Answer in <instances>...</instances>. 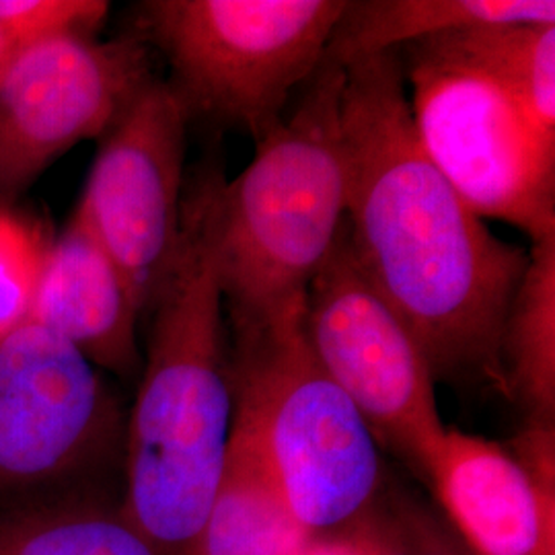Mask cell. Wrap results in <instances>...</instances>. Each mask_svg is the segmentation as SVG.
<instances>
[{"label":"cell","instance_id":"obj_5","mask_svg":"<svg viewBox=\"0 0 555 555\" xmlns=\"http://www.w3.org/2000/svg\"><path fill=\"white\" fill-rule=\"evenodd\" d=\"M348 0H155L142 29L169 62L188 118L256 142L284 119L325 59Z\"/></svg>","mask_w":555,"mask_h":555},{"label":"cell","instance_id":"obj_13","mask_svg":"<svg viewBox=\"0 0 555 555\" xmlns=\"http://www.w3.org/2000/svg\"><path fill=\"white\" fill-rule=\"evenodd\" d=\"M486 25H555L554 0H360L348 2L323 62L358 60Z\"/></svg>","mask_w":555,"mask_h":555},{"label":"cell","instance_id":"obj_19","mask_svg":"<svg viewBox=\"0 0 555 555\" xmlns=\"http://www.w3.org/2000/svg\"><path fill=\"white\" fill-rule=\"evenodd\" d=\"M109 11L101 0H0V34L15 48L54 34H89Z\"/></svg>","mask_w":555,"mask_h":555},{"label":"cell","instance_id":"obj_1","mask_svg":"<svg viewBox=\"0 0 555 555\" xmlns=\"http://www.w3.org/2000/svg\"><path fill=\"white\" fill-rule=\"evenodd\" d=\"M339 130L360 272L416 337L437 380L506 397L500 336L529 251L500 241L428 159L397 52L344 66Z\"/></svg>","mask_w":555,"mask_h":555},{"label":"cell","instance_id":"obj_8","mask_svg":"<svg viewBox=\"0 0 555 555\" xmlns=\"http://www.w3.org/2000/svg\"><path fill=\"white\" fill-rule=\"evenodd\" d=\"M188 121L169 82L149 80L103 132L75 212L116 261L140 315L178 251Z\"/></svg>","mask_w":555,"mask_h":555},{"label":"cell","instance_id":"obj_17","mask_svg":"<svg viewBox=\"0 0 555 555\" xmlns=\"http://www.w3.org/2000/svg\"><path fill=\"white\" fill-rule=\"evenodd\" d=\"M0 555H160L121 513L59 506L0 515Z\"/></svg>","mask_w":555,"mask_h":555},{"label":"cell","instance_id":"obj_4","mask_svg":"<svg viewBox=\"0 0 555 555\" xmlns=\"http://www.w3.org/2000/svg\"><path fill=\"white\" fill-rule=\"evenodd\" d=\"M229 336L233 422L258 442L298 522L311 535L369 522L387 496L380 447L313 357L302 311Z\"/></svg>","mask_w":555,"mask_h":555},{"label":"cell","instance_id":"obj_10","mask_svg":"<svg viewBox=\"0 0 555 555\" xmlns=\"http://www.w3.org/2000/svg\"><path fill=\"white\" fill-rule=\"evenodd\" d=\"M112 422L98 366L64 337L25 321L0 339V488L68 474Z\"/></svg>","mask_w":555,"mask_h":555},{"label":"cell","instance_id":"obj_11","mask_svg":"<svg viewBox=\"0 0 555 555\" xmlns=\"http://www.w3.org/2000/svg\"><path fill=\"white\" fill-rule=\"evenodd\" d=\"M422 479L474 555H555V426L508 442L447 428Z\"/></svg>","mask_w":555,"mask_h":555},{"label":"cell","instance_id":"obj_15","mask_svg":"<svg viewBox=\"0 0 555 555\" xmlns=\"http://www.w3.org/2000/svg\"><path fill=\"white\" fill-rule=\"evenodd\" d=\"M500 360L506 397L525 424L555 426V238L531 245L502 325Z\"/></svg>","mask_w":555,"mask_h":555},{"label":"cell","instance_id":"obj_7","mask_svg":"<svg viewBox=\"0 0 555 555\" xmlns=\"http://www.w3.org/2000/svg\"><path fill=\"white\" fill-rule=\"evenodd\" d=\"M302 334L378 447L424 476L449 428L438 412L437 378L416 337L360 272L346 224L307 288Z\"/></svg>","mask_w":555,"mask_h":555},{"label":"cell","instance_id":"obj_16","mask_svg":"<svg viewBox=\"0 0 555 555\" xmlns=\"http://www.w3.org/2000/svg\"><path fill=\"white\" fill-rule=\"evenodd\" d=\"M438 38L508 89L539 134L555 142V25H486Z\"/></svg>","mask_w":555,"mask_h":555},{"label":"cell","instance_id":"obj_23","mask_svg":"<svg viewBox=\"0 0 555 555\" xmlns=\"http://www.w3.org/2000/svg\"><path fill=\"white\" fill-rule=\"evenodd\" d=\"M13 50H15V46L0 34V73H2L4 64H7V60L11 59Z\"/></svg>","mask_w":555,"mask_h":555},{"label":"cell","instance_id":"obj_22","mask_svg":"<svg viewBox=\"0 0 555 555\" xmlns=\"http://www.w3.org/2000/svg\"><path fill=\"white\" fill-rule=\"evenodd\" d=\"M385 498H383L380 508H378L377 513V555H410L408 547H405V543H403V539H401L399 531H397V525L396 520H393V516H391V513L387 511Z\"/></svg>","mask_w":555,"mask_h":555},{"label":"cell","instance_id":"obj_20","mask_svg":"<svg viewBox=\"0 0 555 555\" xmlns=\"http://www.w3.org/2000/svg\"><path fill=\"white\" fill-rule=\"evenodd\" d=\"M389 502L387 511L393 516L410 555H474L438 511L414 498L393 496Z\"/></svg>","mask_w":555,"mask_h":555},{"label":"cell","instance_id":"obj_14","mask_svg":"<svg viewBox=\"0 0 555 555\" xmlns=\"http://www.w3.org/2000/svg\"><path fill=\"white\" fill-rule=\"evenodd\" d=\"M258 442L233 422L219 488L192 555H297L311 539Z\"/></svg>","mask_w":555,"mask_h":555},{"label":"cell","instance_id":"obj_12","mask_svg":"<svg viewBox=\"0 0 555 555\" xmlns=\"http://www.w3.org/2000/svg\"><path fill=\"white\" fill-rule=\"evenodd\" d=\"M139 319L116 261L87 224L73 217L46 249L27 321L64 337L93 366L130 377L142 369Z\"/></svg>","mask_w":555,"mask_h":555},{"label":"cell","instance_id":"obj_21","mask_svg":"<svg viewBox=\"0 0 555 555\" xmlns=\"http://www.w3.org/2000/svg\"><path fill=\"white\" fill-rule=\"evenodd\" d=\"M377 513L357 529L311 537L297 555H377Z\"/></svg>","mask_w":555,"mask_h":555},{"label":"cell","instance_id":"obj_9","mask_svg":"<svg viewBox=\"0 0 555 555\" xmlns=\"http://www.w3.org/2000/svg\"><path fill=\"white\" fill-rule=\"evenodd\" d=\"M151 79L137 38L70 31L21 43L0 73V188L21 190L82 140L101 139Z\"/></svg>","mask_w":555,"mask_h":555},{"label":"cell","instance_id":"obj_6","mask_svg":"<svg viewBox=\"0 0 555 555\" xmlns=\"http://www.w3.org/2000/svg\"><path fill=\"white\" fill-rule=\"evenodd\" d=\"M417 139L481 219L520 229L531 245L555 238V142L515 95L440 38L397 50Z\"/></svg>","mask_w":555,"mask_h":555},{"label":"cell","instance_id":"obj_18","mask_svg":"<svg viewBox=\"0 0 555 555\" xmlns=\"http://www.w3.org/2000/svg\"><path fill=\"white\" fill-rule=\"evenodd\" d=\"M43 256L40 233L0 210V339L29 318Z\"/></svg>","mask_w":555,"mask_h":555},{"label":"cell","instance_id":"obj_2","mask_svg":"<svg viewBox=\"0 0 555 555\" xmlns=\"http://www.w3.org/2000/svg\"><path fill=\"white\" fill-rule=\"evenodd\" d=\"M219 167L185 181L178 251L151 313L130 417L124 518L160 555H192L217 494L235 417L231 336L215 229Z\"/></svg>","mask_w":555,"mask_h":555},{"label":"cell","instance_id":"obj_3","mask_svg":"<svg viewBox=\"0 0 555 555\" xmlns=\"http://www.w3.org/2000/svg\"><path fill=\"white\" fill-rule=\"evenodd\" d=\"M341 82L344 68L321 62L254 160L220 183L215 263L229 332L298 315L336 247L348 204Z\"/></svg>","mask_w":555,"mask_h":555}]
</instances>
